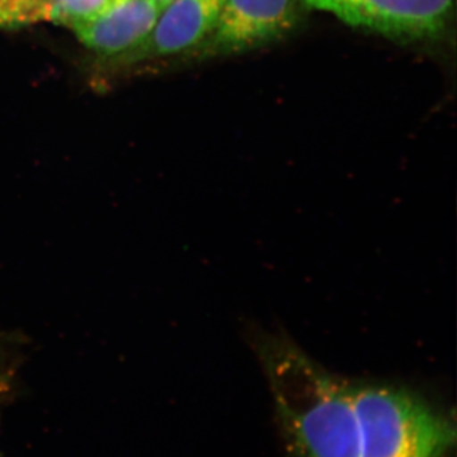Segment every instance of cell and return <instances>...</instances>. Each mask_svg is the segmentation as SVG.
I'll list each match as a JSON object with an SVG mask.
<instances>
[{
	"mask_svg": "<svg viewBox=\"0 0 457 457\" xmlns=\"http://www.w3.org/2000/svg\"><path fill=\"white\" fill-rule=\"evenodd\" d=\"M257 353L296 457H360L351 383L319 366L284 337L262 336Z\"/></svg>",
	"mask_w": 457,
	"mask_h": 457,
	"instance_id": "6da1fadb",
	"label": "cell"
},
{
	"mask_svg": "<svg viewBox=\"0 0 457 457\" xmlns=\"http://www.w3.org/2000/svg\"><path fill=\"white\" fill-rule=\"evenodd\" d=\"M360 457H446L455 426L417 394L380 384H351Z\"/></svg>",
	"mask_w": 457,
	"mask_h": 457,
	"instance_id": "7a4b0ae2",
	"label": "cell"
},
{
	"mask_svg": "<svg viewBox=\"0 0 457 457\" xmlns=\"http://www.w3.org/2000/svg\"><path fill=\"white\" fill-rule=\"evenodd\" d=\"M352 26L400 38L436 35L446 22L453 0H306Z\"/></svg>",
	"mask_w": 457,
	"mask_h": 457,
	"instance_id": "3957f363",
	"label": "cell"
},
{
	"mask_svg": "<svg viewBox=\"0 0 457 457\" xmlns=\"http://www.w3.org/2000/svg\"><path fill=\"white\" fill-rule=\"evenodd\" d=\"M294 0H225L206 51L228 54L275 40L294 26Z\"/></svg>",
	"mask_w": 457,
	"mask_h": 457,
	"instance_id": "277c9868",
	"label": "cell"
},
{
	"mask_svg": "<svg viewBox=\"0 0 457 457\" xmlns=\"http://www.w3.org/2000/svg\"><path fill=\"white\" fill-rule=\"evenodd\" d=\"M159 13L154 0H112L101 16L74 31L89 49L106 56L121 55L149 37Z\"/></svg>",
	"mask_w": 457,
	"mask_h": 457,
	"instance_id": "5b68a950",
	"label": "cell"
},
{
	"mask_svg": "<svg viewBox=\"0 0 457 457\" xmlns=\"http://www.w3.org/2000/svg\"><path fill=\"white\" fill-rule=\"evenodd\" d=\"M225 0H173L137 55L170 56L196 47L209 37Z\"/></svg>",
	"mask_w": 457,
	"mask_h": 457,
	"instance_id": "8992f818",
	"label": "cell"
},
{
	"mask_svg": "<svg viewBox=\"0 0 457 457\" xmlns=\"http://www.w3.org/2000/svg\"><path fill=\"white\" fill-rule=\"evenodd\" d=\"M112 0H49V20L75 29L106 11Z\"/></svg>",
	"mask_w": 457,
	"mask_h": 457,
	"instance_id": "52a82bcc",
	"label": "cell"
},
{
	"mask_svg": "<svg viewBox=\"0 0 457 457\" xmlns=\"http://www.w3.org/2000/svg\"><path fill=\"white\" fill-rule=\"evenodd\" d=\"M49 17V0H0V26L25 25Z\"/></svg>",
	"mask_w": 457,
	"mask_h": 457,
	"instance_id": "ba28073f",
	"label": "cell"
},
{
	"mask_svg": "<svg viewBox=\"0 0 457 457\" xmlns=\"http://www.w3.org/2000/svg\"><path fill=\"white\" fill-rule=\"evenodd\" d=\"M171 2H173V0H154L155 4L158 5L161 11H164Z\"/></svg>",
	"mask_w": 457,
	"mask_h": 457,
	"instance_id": "9c48e42d",
	"label": "cell"
}]
</instances>
